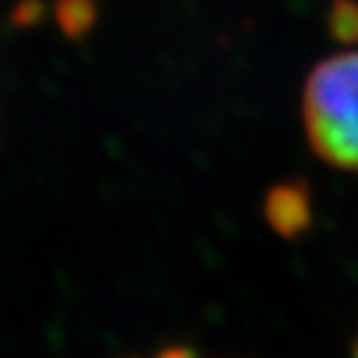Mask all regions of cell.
<instances>
[{"mask_svg": "<svg viewBox=\"0 0 358 358\" xmlns=\"http://www.w3.org/2000/svg\"><path fill=\"white\" fill-rule=\"evenodd\" d=\"M303 127L313 152L358 172V52L319 62L303 87Z\"/></svg>", "mask_w": 358, "mask_h": 358, "instance_id": "cell-1", "label": "cell"}, {"mask_svg": "<svg viewBox=\"0 0 358 358\" xmlns=\"http://www.w3.org/2000/svg\"><path fill=\"white\" fill-rule=\"evenodd\" d=\"M268 204H271L268 217L276 224V229L284 231V234H294V231L301 229L303 224H306V196L299 194V189H294V187H281Z\"/></svg>", "mask_w": 358, "mask_h": 358, "instance_id": "cell-2", "label": "cell"}, {"mask_svg": "<svg viewBox=\"0 0 358 358\" xmlns=\"http://www.w3.org/2000/svg\"><path fill=\"white\" fill-rule=\"evenodd\" d=\"M159 358H192V356L182 351V348H174V351H167L164 356H159Z\"/></svg>", "mask_w": 358, "mask_h": 358, "instance_id": "cell-3", "label": "cell"}]
</instances>
